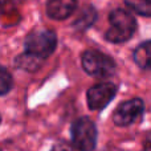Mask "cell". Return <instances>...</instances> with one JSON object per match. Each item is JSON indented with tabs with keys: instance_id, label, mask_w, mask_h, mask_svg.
<instances>
[{
	"instance_id": "obj_6",
	"label": "cell",
	"mask_w": 151,
	"mask_h": 151,
	"mask_svg": "<svg viewBox=\"0 0 151 151\" xmlns=\"http://www.w3.org/2000/svg\"><path fill=\"white\" fill-rule=\"evenodd\" d=\"M117 94V86L113 82H101L91 86L88 90L86 98L91 110H102L113 101Z\"/></svg>"
},
{
	"instance_id": "obj_1",
	"label": "cell",
	"mask_w": 151,
	"mask_h": 151,
	"mask_svg": "<svg viewBox=\"0 0 151 151\" xmlns=\"http://www.w3.org/2000/svg\"><path fill=\"white\" fill-rule=\"evenodd\" d=\"M110 28L106 32L105 37L107 41L119 44L125 42L135 33L137 31V20L130 12L125 9H114L109 16Z\"/></svg>"
},
{
	"instance_id": "obj_16",
	"label": "cell",
	"mask_w": 151,
	"mask_h": 151,
	"mask_svg": "<svg viewBox=\"0 0 151 151\" xmlns=\"http://www.w3.org/2000/svg\"><path fill=\"white\" fill-rule=\"evenodd\" d=\"M0 151H1V150H0Z\"/></svg>"
},
{
	"instance_id": "obj_15",
	"label": "cell",
	"mask_w": 151,
	"mask_h": 151,
	"mask_svg": "<svg viewBox=\"0 0 151 151\" xmlns=\"http://www.w3.org/2000/svg\"><path fill=\"white\" fill-rule=\"evenodd\" d=\"M0 122H1V117H0Z\"/></svg>"
},
{
	"instance_id": "obj_12",
	"label": "cell",
	"mask_w": 151,
	"mask_h": 151,
	"mask_svg": "<svg viewBox=\"0 0 151 151\" xmlns=\"http://www.w3.org/2000/svg\"><path fill=\"white\" fill-rule=\"evenodd\" d=\"M12 85H13L12 76L9 74V72L4 66L0 65V96L7 94L11 90Z\"/></svg>"
},
{
	"instance_id": "obj_8",
	"label": "cell",
	"mask_w": 151,
	"mask_h": 151,
	"mask_svg": "<svg viewBox=\"0 0 151 151\" xmlns=\"http://www.w3.org/2000/svg\"><path fill=\"white\" fill-rule=\"evenodd\" d=\"M134 61L142 69H151V40L143 41L134 50Z\"/></svg>"
},
{
	"instance_id": "obj_13",
	"label": "cell",
	"mask_w": 151,
	"mask_h": 151,
	"mask_svg": "<svg viewBox=\"0 0 151 151\" xmlns=\"http://www.w3.org/2000/svg\"><path fill=\"white\" fill-rule=\"evenodd\" d=\"M143 147H145V151H151V131L146 135V138H145Z\"/></svg>"
},
{
	"instance_id": "obj_5",
	"label": "cell",
	"mask_w": 151,
	"mask_h": 151,
	"mask_svg": "<svg viewBox=\"0 0 151 151\" xmlns=\"http://www.w3.org/2000/svg\"><path fill=\"white\" fill-rule=\"evenodd\" d=\"M145 111V104L141 98H133L130 101H125L115 109L113 114V121L117 126L125 127L138 122Z\"/></svg>"
},
{
	"instance_id": "obj_2",
	"label": "cell",
	"mask_w": 151,
	"mask_h": 151,
	"mask_svg": "<svg viewBox=\"0 0 151 151\" xmlns=\"http://www.w3.org/2000/svg\"><path fill=\"white\" fill-rule=\"evenodd\" d=\"M81 63H82V68L86 73L97 78L110 77L115 73V69H117V65L111 57L94 49L83 52Z\"/></svg>"
},
{
	"instance_id": "obj_3",
	"label": "cell",
	"mask_w": 151,
	"mask_h": 151,
	"mask_svg": "<svg viewBox=\"0 0 151 151\" xmlns=\"http://www.w3.org/2000/svg\"><path fill=\"white\" fill-rule=\"evenodd\" d=\"M24 45H25V52L44 60L55 52L57 45V36L53 31L40 29L29 33L24 41Z\"/></svg>"
},
{
	"instance_id": "obj_4",
	"label": "cell",
	"mask_w": 151,
	"mask_h": 151,
	"mask_svg": "<svg viewBox=\"0 0 151 151\" xmlns=\"http://www.w3.org/2000/svg\"><path fill=\"white\" fill-rule=\"evenodd\" d=\"M72 141L78 151H93L97 143V129L88 117H81L72 125Z\"/></svg>"
},
{
	"instance_id": "obj_7",
	"label": "cell",
	"mask_w": 151,
	"mask_h": 151,
	"mask_svg": "<svg viewBox=\"0 0 151 151\" xmlns=\"http://www.w3.org/2000/svg\"><path fill=\"white\" fill-rule=\"evenodd\" d=\"M77 0H49L47 3V13L55 20H64L76 11Z\"/></svg>"
},
{
	"instance_id": "obj_14",
	"label": "cell",
	"mask_w": 151,
	"mask_h": 151,
	"mask_svg": "<svg viewBox=\"0 0 151 151\" xmlns=\"http://www.w3.org/2000/svg\"><path fill=\"white\" fill-rule=\"evenodd\" d=\"M50 151H73V150H72V147H69L68 145H57V146H55Z\"/></svg>"
},
{
	"instance_id": "obj_10",
	"label": "cell",
	"mask_w": 151,
	"mask_h": 151,
	"mask_svg": "<svg viewBox=\"0 0 151 151\" xmlns=\"http://www.w3.org/2000/svg\"><path fill=\"white\" fill-rule=\"evenodd\" d=\"M96 17H97V13H96V11H94V8L88 7L81 12L80 17L74 21V27L77 29H86L94 23Z\"/></svg>"
},
{
	"instance_id": "obj_9",
	"label": "cell",
	"mask_w": 151,
	"mask_h": 151,
	"mask_svg": "<svg viewBox=\"0 0 151 151\" xmlns=\"http://www.w3.org/2000/svg\"><path fill=\"white\" fill-rule=\"evenodd\" d=\"M42 64V58L36 57V56L31 55V53L25 52L24 55H20L17 58H16V65L20 69H24V70L28 72H35L41 66Z\"/></svg>"
},
{
	"instance_id": "obj_11",
	"label": "cell",
	"mask_w": 151,
	"mask_h": 151,
	"mask_svg": "<svg viewBox=\"0 0 151 151\" xmlns=\"http://www.w3.org/2000/svg\"><path fill=\"white\" fill-rule=\"evenodd\" d=\"M125 4L142 16H151V0H125Z\"/></svg>"
}]
</instances>
